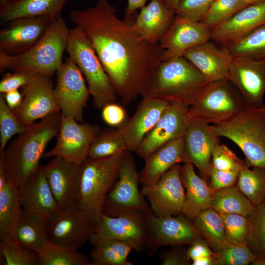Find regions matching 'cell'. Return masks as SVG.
Returning <instances> with one entry per match:
<instances>
[{
  "label": "cell",
  "instance_id": "6da1fadb",
  "mask_svg": "<svg viewBox=\"0 0 265 265\" xmlns=\"http://www.w3.org/2000/svg\"><path fill=\"white\" fill-rule=\"evenodd\" d=\"M69 16L87 34L122 103L142 97L161 61L160 44L141 36L133 17L120 20L108 0H97L93 6L72 10Z\"/></svg>",
  "mask_w": 265,
  "mask_h": 265
},
{
  "label": "cell",
  "instance_id": "7a4b0ae2",
  "mask_svg": "<svg viewBox=\"0 0 265 265\" xmlns=\"http://www.w3.org/2000/svg\"><path fill=\"white\" fill-rule=\"evenodd\" d=\"M60 115V112L53 113L27 126L6 147L0 164L8 181L18 187L39 167L47 146L58 133Z\"/></svg>",
  "mask_w": 265,
  "mask_h": 265
},
{
  "label": "cell",
  "instance_id": "3957f363",
  "mask_svg": "<svg viewBox=\"0 0 265 265\" xmlns=\"http://www.w3.org/2000/svg\"><path fill=\"white\" fill-rule=\"evenodd\" d=\"M209 82L184 56L161 61L142 97L187 107L198 99Z\"/></svg>",
  "mask_w": 265,
  "mask_h": 265
},
{
  "label": "cell",
  "instance_id": "277c9868",
  "mask_svg": "<svg viewBox=\"0 0 265 265\" xmlns=\"http://www.w3.org/2000/svg\"><path fill=\"white\" fill-rule=\"evenodd\" d=\"M69 30L61 16L54 18L40 39L27 50L17 54L0 53V71H26L50 77L63 63Z\"/></svg>",
  "mask_w": 265,
  "mask_h": 265
},
{
  "label": "cell",
  "instance_id": "5b68a950",
  "mask_svg": "<svg viewBox=\"0 0 265 265\" xmlns=\"http://www.w3.org/2000/svg\"><path fill=\"white\" fill-rule=\"evenodd\" d=\"M126 151L105 158H88L81 164L77 204L96 225L103 213L106 198L117 179Z\"/></svg>",
  "mask_w": 265,
  "mask_h": 265
},
{
  "label": "cell",
  "instance_id": "8992f818",
  "mask_svg": "<svg viewBox=\"0 0 265 265\" xmlns=\"http://www.w3.org/2000/svg\"><path fill=\"white\" fill-rule=\"evenodd\" d=\"M65 50L84 76L95 107L102 109L114 103L117 96L113 85L81 27L77 26L70 29Z\"/></svg>",
  "mask_w": 265,
  "mask_h": 265
},
{
  "label": "cell",
  "instance_id": "52a82bcc",
  "mask_svg": "<svg viewBox=\"0 0 265 265\" xmlns=\"http://www.w3.org/2000/svg\"><path fill=\"white\" fill-rule=\"evenodd\" d=\"M220 137L230 139L245 155L247 166L265 168V113L248 107L228 121L211 125Z\"/></svg>",
  "mask_w": 265,
  "mask_h": 265
},
{
  "label": "cell",
  "instance_id": "ba28073f",
  "mask_svg": "<svg viewBox=\"0 0 265 265\" xmlns=\"http://www.w3.org/2000/svg\"><path fill=\"white\" fill-rule=\"evenodd\" d=\"M250 106L228 79L209 82L197 101L188 108L192 116L217 125L232 119Z\"/></svg>",
  "mask_w": 265,
  "mask_h": 265
},
{
  "label": "cell",
  "instance_id": "9c48e42d",
  "mask_svg": "<svg viewBox=\"0 0 265 265\" xmlns=\"http://www.w3.org/2000/svg\"><path fill=\"white\" fill-rule=\"evenodd\" d=\"M131 152H125L117 179L106 198L103 213L108 216H115L132 211H142L147 214L152 212L139 190L140 175Z\"/></svg>",
  "mask_w": 265,
  "mask_h": 265
},
{
  "label": "cell",
  "instance_id": "30bf717a",
  "mask_svg": "<svg viewBox=\"0 0 265 265\" xmlns=\"http://www.w3.org/2000/svg\"><path fill=\"white\" fill-rule=\"evenodd\" d=\"M148 235L147 214L132 211L115 216L103 213L89 240L92 245L109 240H119L140 252L146 246Z\"/></svg>",
  "mask_w": 265,
  "mask_h": 265
},
{
  "label": "cell",
  "instance_id": "8fae6325",
  "mask_svg": "<svg viewBox=\"0 0 265 265\" xmlns=\"http://www.w3.org/2000/svg\"><path fill=\"white\" fill-rule=\"evenodd\" d=\"M96 226L77 204L58 208L47 219L49 240L77 250L90 240Z\"/></svg>",
  "mask_w": 265,
  "mask_h": 265
},
{
  "label": "cell",
  "instance_id": "7c38bea8",
  "mask_svg": "<svg viewBox=\"0 0 265 265\" xmlns=\"http://www.w3.org/2000/svg\"><path fill=\"white\" fill-rule=\"evenodd\" d=\"M100 132L97 125L80 124L61 113L55 144L43 157H60L81 165L88 158L90 146Z\"/></svg>",
  "mask_w": 265,
  "mask_h": 265
},
{
  "label": "cell",
  "instance_id": "4fadbf2b",
  "mask_svg": "<svg viewBox=\"0 0 265 265\" xmlns=\"http://www.w3.org/2000/svg\"><path fill=\"white\" fill-rule=\"evenodd\" d=\"M56 73L53 93L61 113L82 122L83 110L90 95L83 74L69 58Z\"/></svg>",
  "mask_w": 265,
  "mask_h": 265
},
{
  "label": "cell",
  "instance_id": "5bb4252c",
  "mask_svg": "<svg viewBox=\"0 0 265 265\" xmlns=\"http://www.w3.org/2000/svg\"><path fill=\"white\" fill-rule=\"evenodd\" d=\"M180 164L163 174L156 182L142 186L141 192L157 216L170 217L182 213L185 190L180 176Z\"/></svg>",
  "mask_w": 265,
  "mask_h": 265
},
{
  "label": "cell",
  "instance_id": "9a60e30c",
  "mask_svg": "<svg viewBox=\"0 0 265 265\" xmlns=\"http://www.w3.org/2000/svg\"><path fill=\"white\" fill-rule=\"evenodd\" d=\"M23 95L21 104L13 111L26 126L52 113L60 112L49 77L35 73L24 87Z\"/></svg>",
  "mask_w": 265,
  "mask_h": 265
},
{
  "label": "cell",
  "instance_id": "2e32d148",
  "mask_svg": "<svg viewBox=\"0 0 265 265\" xmlns=\"http://www.w3.org/2000/svg\"><path fill=\"white\" fill-rule=\"evenodd\" d=\"M219 138L212 129L211 125L188 113L184 135V162L191 163L197 168L203 176L207 177L212 153L216 146L220 143Z\"/></svg>",
  "mask_w": 265,
  "mask_h": 265
},
{
  "label": "cell",
  "instance_id": "e0dca14e",
  "mask_svg": "<svg viewBox=\"0 0 265 265\" xmlns=\"http://www.w3.org/2000/svg\"><path fill=\"white\" fill-rule=\"evenodd\" d=\"M211 39V29L202 22L175 14L168 29L160 40L161 61L183 56L188 49Z\"/></svg>",
  "mask_w": 265,
  "mask_h": 265
},
{
  "label": "cell",
  "instance_id": "ac0fdd59",
  "mask_svg": "<svg viewBox=\"0 0 265 265\" xmlns=\"http://www.w3.org/2000/svg\"><path fill=\"white\" fill-rule=\"evenodd\" d=\"M148 235L146 245L157 249L166 245L190 244L201 236L194 224L182 213L159 217L153 212L147 214Z\"/></svg>",
  "mask_w": 265,
  "mask_h": 265
},
{
  "label": "cell",
  "instance_id": "d6986e66",
  "mask_svg": "<svg viewBox=\"0 0 265 265\" xmlns=\"http://www.w3.org/2000/svg\"><path fill=\"white\" fill-rule=\"evenodd\" d=\"M188 108L179 104L170 103L136 150L138 156L145 159L167 142L184 136Z\"/></svg>",
  "mask_w": 265,
  "mask_h": 265
},
{
  "label": "cell",
  "instance_id": "ffe728a7",
  "mask_svg": "<svg viewBox=\"0 0 265 265\" xmlns=\"http://www.w3.org/2000/svg\"><path fill=\"white\" fill-rule=\"evenodd\" d=\"M227 79L248 105L262 108L265 105V61L232 58Z\"/></svg>",
  "mask_w": 265,
  "mask_h": 265
},
{
  "label": "cell",
  "instance_id": "44dd1931",
  "mask_svg": "<svg viewBox=\"0 0 265 265\" xmlns=\"http://www.w3.org/2000/svg\"><path fill=\"white\" fill-rule=\"evenodd\" d=\"M81 165L60 157H53L43 166L47 178L59 208L77 203Z\"/></svg>",
  "mask_w": 265,
  "mask_h": 265
},
{
  "label": "cell",
  "instance_id": "7402d4cb",
  "mask_svg": "<svg viewBox=\"0 0 265 265\" xmlns=\"http://www.w3.org/2000/svg\"><path fill=\"white\" fill-rule=\"evenodd\" d=\"M55 18H25L10 22L0 32V53L17 54L27 50L40 39Z\"/></svg>",
  "mask_w": 265,
  "mask_h": 265
},
{
  "label": "cell",
  "instance_id": "603a6c76",
  "mask_svg": "<svg viewBox=\"0 0 265 265\" xmlns=\"http://www.w3.org/2000/svg\"><path fill=\"white\" fill-rule=\"evenodd\" d=\"M169 104L161 100L143 97L132 117L118 128L128 151L136 152Z\"/></svg>",
  "mask_w": 265,
  "mask_h": 265
},
{
  "label": "cell",
  "instance_id": "cb8c5ba5",
  "mask_svg": "<svg viewBox=\"0 0 265 265\" xmlns=\"http://www.w3.org/2000/svg\"><path fill=\"white\" fill-rule=\"evenodd\" d=\"M19 197L23 212L46 219L59 208L41 166L19 187Z\"/></svg>",
  "mask_w": 265,
  "mask_h": 265
},
{
  "label": "cell",
  "instance_id": "d4e9b609",
  "mask_svg": "<svg viewBox=\"0 0 265 265\" xmlns=\"http://www.w3.org/2000/svg\"><path fill=\"white\" fill-rule=\"evenodd\" d=\"M183 56L199 70L209 82L228 78L231 56L224 49L218 48L209 41L188 49Z\"/></svg>",
  "mask_w": 265,
  "mask_h": 265
},
{
  "label": "cell",
  "instance_id": "484cf974",
  "mask_svg": "<svg viewBox=\"0 0 265 265\" xmlns=\"http://www.w3.org/2000/svg\"><path fill=\"white\" fill-rule=\"evenodd\" d=\"M265 24V2L247 6L211 29V39L221 45L246 35Z\"/></svg>",
  "mask_w": 265,
  "mask_h": 265
},
{
  "label": "cell",
  "instance_id": "4316f807",
  "mask_svg": "<svg viewBox=\"0 0 265 265\" xmlns=\"http://www.w3.org/2000/svg\"><path fill=\"white\" fill-rule=\"evenodd\" d=\"M180 176L186 189L182 213L194 219L202 211L211 208L215 191L196 173L194 165L189 162L181 165Z\"/></svg>",
  "mask_w": 265,
  "mask_h": 265
},
{
  "label": "cell",
  "instance_id": "83f0119b",
  "mask_svg": "<svg viewBox=\"0 0 265 265\" xmlns=\"http://www.w3.org/2000/svg\"><path fill=\"white\" fill-rule=\"evenodd\" d=\"M175 16V11L162 0H151L140 9L134 26L141 36L152 44H159Z\"/></svg>",
  "mask_w": 265,
  "mask_h": 265
},
{
  "label": "cell",
  "instance_id": "f1b7e54d",
  "mask_svg": "<svg viewBox=\"0 0 265 265\" xmlns=\"http://www.w3.org/2000/svg\"><path fill=\"white\" fill-rule=\"evenodd\" d=\"M184 136L172 140L159 147L145 159V166L140 175L142 186L157 182L174 165L184 162Z\"/></svg>",
  "mask_w": 265,
  "mask_h": 265
},
{
  "label": "cell",
  "instance_id": "f546056e",
  "mask_svg": "<svg viewBox=\"0 0 265 265\" xmlns=\"http://www.w3.org/2000/svg\"><path fill=\"white\" fill-rule=\"evenodd\" d=\"M69 0H15L1 6L0 18L3 23L25 18L61 16V11Z\"/></svg>",
  "mask_w": 265,
  "mask_h": 265
},
{
  "label": "cell",
  "instance_id": "4dcf8cb0",
  "mask_svg": "<svg viewBox=\"0 0 265 265\" xmlns=\"http://www.w3.org/2000/svg\"><path fill=\"white\" fill-rule=\"evenodd\" d=\"M13 238L24 248L38 253L50 241L47 219L23 212Z\"/></svg>",
  "mask_w": 265,
  "mask_h": 265
},
{
  "label": "cell",
  "instance_id": "1f68e13d",
  "mask_svg": "<svg viewBox=\"0 0 265 265\" xmlns=\"http://www.w3.org/2000/svg\"><path fill=\"white\" fill-rule=\"evenodd\" d=\"M23 212L19 187L8 181L0 189V240L13 238Z\"/></svg>",
  "mask_w": 265,
  "mask_h": 265
},
{
  "label": "cell",
  "instance_id": "d6a6232c",
  "mask_svg": "<svg viewBox=\"0 0 265 265\" xmlns=\"http://www.w3.org/2000/svg\"><path fill=\"white\" fill-rule=\"evenodd\" d=\"M221 47L232 58L265 61V24L238 40L222 45Z\"/></svg>",
  "mask_w": 265,
  "mask_h": 265
},
{
  "label": "cell",
  "instance_id": "836d02e7",
  "mask_svg": "<svg viewBox=\"0 0 265 265\" xmlns=\"http://www.w3.org/2000/svg\"><path fill=\"white\" fill-rule=\"evenodd\" d=\"M194 225L216 254L227 244L220 214L212 208L202 211L194 219Z\"/></svg>",
  "mask_w": 265,
  "mask_h": 265
},
{
  "label": "cell",
  "instance_id": "e575fe53",
  "mask_svg": "<svg viewBox=\"0 0 265 265\" xmlns=\"http://www.w3.org/2000/svg\"><path fill=\"white\" fill-rule=\"evenodd\" d=\"M254 207L237 185H233L214 192L211 208L219 213H236L247 217Z\"/></svg>",
  "mask_w": 265,
  "mask_h": 265
},
{
  "label": "cell",
  "instance_id": "d590c367",
  "mask_svg": "<svg viewBox=\"0 0 265 265\" xmlns=\"http://www.w3.org/2000/svg\"><path fill=\"white\" fill-rule=\"evenodd\" d=\"M133 250L129 244L109 240L93 245L90 260L92 265H132L128 257Z\"/></svg>",
  "mask_w": 265,
  "mask_h": 265
},
{
  "label": "cell",
  "instance_id": "8d00e7d4",
  "mask_svg": "<svg viewBox=\"0 0 265 265\" xmlns=\"http://www.w3.org/2000/svg\"><path fill=\"white\" fill-rule=\"evenodd\" d=\"M37 255L39 265H92L84 254L50 241Z\"/></svg>",
  "mask_w": 265,
  "mask_h": 265
},
{
  "label": "cell",
  "instance_id": "74e56055",
  "mask_svg": "<svg viewBox=\"0 0 265 265\" xmlns=\"http://www.w3.org/2000/svg\"><path fill=\"white\" fill-rule=\"evenodd\" d=\"M249 168L246 164L242 167L236 185L255 206L265 200V168Z\"/></svg>",
  "mask_w": 265,
  "mask_h": 265
},
{
  "label": "cell",
  "instance_id": "f35d334b",
  "mask_svg": "<svg viewBox=\"0 0 265 265\" xmlns=\"http://www.w3.org/2000/svg\"><path fill=\"white\" fill-rule=\"evenodd\" d=\"M247 217L249 228L246 243L257 256L265 259V200L255 205Z\"/></svg>",
  "mask_w": 265,
  "mask_h": 265
},
{
  "label": "cell",
  "instance_id": "ab89813d",
  "mask_svg": "<svg viewBox=\"0 0 265 265\" xmlns=\"http://www.w3.org/2000/svg\"><path fill=\"white\" fill-rule=\"evenodd\" d=\"M124 140L118 129L100 133L90 146L88 158L97 159L126 151Z\"/></svg>",
  "mask_w": 265,
  "mask_h": 265
},
{
  "label": "cell",
  "instance_id": "60d3db41",
  "mask_svg": "<svg viewBox=\"0 0 265 265\" xmlns=\"http://www.w3.org/2000/svg\"><path fill=\"white\" fill-rule=\"evenodd\" d=\"M0 255L5 265H35L38 255L22 247L13 238L0 240Z\"/></svg>",
  "mask_w": 265,
  "mask_h": 265
},
{
  "label": "cell",
  "instance_id": "b9f144b4",
  "mask_svg": "<svg viewBox=\"0 0 265 265\" xmlns=\"http://www.w3.org/2000/svg\"><path fill=\"white\" fill-rule=\"evenodd\" d=\"M27 126L24 125L9 107L3 96L0 97V157L3 155L9 140L23 133Z\"/></svg>",
  "mask_w": 265,
  "mask_h": 265
},
{
  "label": "cell",
  "instance_id": "7bdbcfd3",
  "mask_svg": "<svg viewBox=\"0 0 265 265\" xmlns=\"http://www.w3.org/2000/svg\"><path fill=\"white\" fill-rule=\"evenodd\" d=\"M246 6L241 0H215L201 22L212 29Z\"/></svg>",
  "mask_w": 265,
  "mask_h": 265
},
{
  "label": "cell",
  "instance_id": "ee69618b",
  "mask_svg": "<svg viewBox=\"0 0 265 265\" xmlns=\"http://www.w3.org/2000/svg\"><path fill=\"white\" fill-rule=\"evenodd\" d=\"M223 219L227 244L246 243L249 228L247 217L236 213H219Z\"/></svg>",
  "mask_w": 265,
  "mask_h": 265
},
{
  "label": "cell",
  "instance_id": "f6af8a7d",
  "mask_svg": "<svg viewBox=\"0 0 265 265\" xmlns=\"http://www.w3.org/2000/svg\"><path fill=\"white\" fill-rule=\"evenodd\" d=\"M217 255V265H247L258 257L246 243L227 244Z\"/></svg>",
  "mask_w": 265,
  "mask_h": 265
},
{
  "label": "cell",
  "instance_id": "bcb514c9",
  "mask_svg": "<svg viewBox=\"0 0 265 265\" xmlns=\"http://www.w3.org/2000/svg\"><path fill=\"white\" fill-rule=\"evenodd\" d=\"M246 164L227 146L218 144L214 149L211 159V166L222 171L240 170Z\"/></svg>",
  "mask_w": 265,
  "mask_h": 265
},
{
  "label": "cell",
  "instance_id": "7dc6e473",
  "mask_svg": "<svg viewBox=\"0 0 265 265\" xmlns=\"http://www.w3.org/2000/svg\"><path fill=\"white\" fill-rule=\"evenodd\" d=\"M215 0H182L175 9L176 15L201 22Z\"/></svg>",
  "mask_w": 265,
  "mask_h": 265
},
{
  "label": "cell",
  "instance_id": "c3c4849f",
  "mask_svg": "<svg viewBox=\"0 0 265 265\" xmlns=\"http://www.w3.org/2000/svg\"><path fill=\"white\" fill-rule=\"evenodd\" d=\"M34 74L31 72L18 71L13 74L5 75L0 82V92L5 94L24 87L29 83Z\"/></svg>",
  "mask_w": 265,
  "mask_h": 265
},
{
  "label": "cell",
  "instance_id": "681fc988",
  "mask_svg": "<svg viewBox=\"0 0 265 265\" xmlns=\"http://www.w3.org/2000/svg\"><path fill=\"white\" fill-rule=\"evenodd\" d=\"M240 170H219L212 167L211 164L207 175L211 180L210 186L215 191L235 185Z\"/></svg>",
  "mask_w": 265,
  "mask_h": 265
},
{
  "label": "cell",
  "instance_id": "f907efd6",
  "mask_svg": "<svg viewBox=\"0 0 265 265\" xmlns=\"http://www.w3.org/2000/svg\"><path fill=\"white\" fill-rule=\"evenodd\" d=\"M102 109V118L108 125L119 127L126 122V112L121 106L111 103Z\"/></svg>",
  "mask_w": 265,
  "mask_h": 265
},
{
  "label": "cell",
  "instance_id": "816d5d0a",
  "mask_svg": "<svg viewBox=\"0 0 265 265\" xmlns=\"http://www.w3.org/2000/svg\"><path fill=\"white\" fill-rule=\"evenodd\" d=\"M207 241L201 237L195 239L190 244L186 250V254L190 260L207 256L215 255L217 254L212 252Z\"/></svg>",
  "mask_w": 265,
  "mask_h": 265
},
{
  "label": "cell",
  "instance_id": "f5cc1de1",
  "mask_svg": "<svg viewBox=\"0 0 265 265\" xmlns=\"http://www.w3.org/2000/svg\"><path fill=\"white\" fill-rule=\"evenodd\" d=\"M163 265H190L186 251L183 248L175 247L172 248L163 255L162 257Z\"/></svg>",
  "mask_w": 265,
  "mask_h": 265
},
{
  "label": "cell",
  "instance_id": "db71d44e",
  "mask_svg": "<svg viewBox=\"0 0 265 265\" xmlns=\"http://www.w3.org/2000/svg\"><path fill=\"white\" fill-rule=\"evenodd\" d=\"M4 94L6 103L12 110L18 107L22 102L23 95L18 90H12Z\"/></svg>",
  "mask_w": 265,
  "mask_h": 265
},
{
  "label": "cell",
  "instance_id": "11a10c76",
  "mask_svg": "<svg viewBox=\"0 0 265 265\" xmlns=\"http://www.w3.org/2000/svg\"><path fill=\"white\" fill-rule=\"evenodd\" d=\"M148 0H128V4L125 10V17L132 18L138 9L145 5Z\"/></svg>",
  "mask_w": 265,
  "mask_h": 265
},
{
  "label": "cell",
  "instance_id": "9f6ffc18",
  "mask_svg": "<svg viewBox=\"0 0 265 265\" xmlns=\"http://www.w3.org/2000/svg\"><path fill=\"white\" fill-rule=\"evenodd\" d=\"M193 265H217V255L202 257L192 261Z\"/></svg>",
  "mask_w": 265,
  "mask_h": 265
},
{
  "label": "cell",
  "instance_id": "6f0895ef",
  "mask_svg": "<svg viewBox=\"0 0 265 265\" xmlns=\"http://www.w3.org/2000/svg\"><path fill=\"white\" fill-rule=\"evenodd\" d=\"M5 172L3 166L0 164V189L3 188L8 183Z\"/></svg>",
  "mask_w": 265,
  "mask_h": 265
},
{
  "label": "cell",
  "instance_id": "680465c9",
  "mask_svg": "<svg viewBox=\"0 0 265 265\" xmlns=\"http://www.w3.org/2000/svg\"><path fill=\"white\" fill-rule=\"evenodd\" d=\"M163 2L169 8L175 10L178 3L182 0H162Z\"/></svg>",
  "mask_w": 265,
  "mask_h": 265
},
{
  "label": "cell",
  "instance_id": "91938a15",
  "mask_svg": "<svg viewBox=\"0 0 265 265\" xmlns=\"http://www.w3.org/2000/svg\"><path fill=\"white\" fill-rule=\"evenodd\" d=\"M247 6L265 2V0H241Z\"/></svg>",
  "mask_w": 265,
  "mask_h": 265
},
{
  "label": "cell",
  "instance_id": "94428289",
  "mask_svg": "<svg viewBox=\"0 0 265 265\" xmlns=\"http://www.w3.org/2000/svg\"><path fill=\"white\" fill-rule=\"evenodd\" d=\"M252 264L254 265H265V259L258 257Z\"/></svg>",
  "mask_w": 265,
  "mask_h": 265
},
{
  "label": "cell",
  "instance_id": "6125c7cd",
  "mask_svg": "<svg viewBox=\"0 0 265 265\" xmlns=\"http://www.w3.org/2000/svg\"><path fill=\"white\" fill-rule=\"evenodd\" d=\"M7 0H0V3L1 6H2L3 5H4L7 1Z\"/></svg>",
  "mask_w": 265,
  "mask_h": 265
},
{
  "label": "cell",
  "instance_id": "be15d7a7",
  "mask_svg": "<svg viewBox=\"0 0 265 265\" xmlns=\"http://www.w3.org/2000/svg\"><path fill=\"white\" fill-rule=\"evenodd\" d=\"M262 108H263L264 111L265 113V105L264 106L262 107Z\"/></svg>",
  "mask_w": 265,
  "mask_h": 265
},
{
  "label": "cell",
  "instance_id": "e7e4bbea",
  "mask_svg": "<svg viewBox=\"0 0 265 265\" xmlns=\"http://www.w3.org/2000/svg\"><path fill=\"white\" fill-rule=\"evenodd\" d=\"M12 0H8V1H12Z\"/></svg>",
  "mask_w": 265,
  "mask_h": 265
}]
</instances>
